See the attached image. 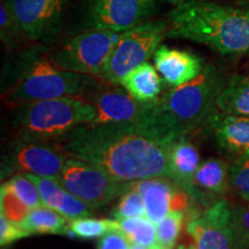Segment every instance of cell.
<instances>
[{"label": "cell", "instance_id": "obj_22", "mask_svg": "<svg viewBox=\"0 0 249 249\" xmlns=\"http://www.w3.org/2000/svg\"><path fill=\"white\" fill-rule=\"evenodd\" d=\"M230 183V166L217 158H209L202 161L194 176V186L216 194L225 193Z\"/></svg>", "mask_w": 249, "mask_h": 249}, {"label": "cell", "instance_id": "obj_15", "mask_svg": "<svg viewBox=\"0 0 249 249\" xmlns=\"http://www.w3.org/2000/svg\"><path fill=\"white\" fill-rule=\"evenodd\" d=\"M154 64L169 88H176L194 80L205 66L200 55L166 45H160L156 50Z\"/></svg>", "mask_w": 249, "mask_h": 249}, {"label": "cell", "instance_id": "obj_11", "mask_svg": "<svg viewBox=\"0 0 249 249\" xmlns=\"http://www.w3.org/2000/svg\"><path fill=\"white\" fill-rule=\"evenodd\" d=\"M154 9V0H88V24L90 29L124 33L145 22Z\"/></svg>", "mask_w": 249, "mask_h": 249}, {"label": "cell", "instance_id": "obj_27", "mask_svg": "<svg viewBox=\"0 0 249 249\" xmlns=\"http://www.w3.org/2000/svg\"><path fill=\"white\" fill-rule=\"evenodd\" d=\"M30 210L7 183H2L0 189V213L4 214L11 222L20 224Z\"/></svg>", "mask_w": 249, "mask_h": 249}, {"label": "cell", "instance_id": "obj_19", "mask_svg": "<svg viewBox=\"0 0 249 249\" xmlns=\"http://www.w3.org/2000/svg\"><path fill=\"white\" fill-rule=\"evenodd\" d=\"M201 164L198 149L187 138L173 142L170 152V166L172 179L183 189H192L194 176Z\"/></svg>", "mask_w": 249, "mask_h": 249}, {"label": "cell", "instance_id": "obj_7", "mask_svg": "<svg viewBox=\"0 0 249 249\" xmlns=\"http://www.w3.org/2000/svg\"><path fill=\"white\" fill-rule=\"evenodd\" d=\"M121 33L89 29L50 51L48 57L65 71L99 76Z\"/></svg>", "mask_w": 249, "mask_h": 249}, {"label": "cell", "instance_id": "obj_12", "mask_svg": "<svg viewBox=\"0 0 249 249\" xmlns=\"http://www.w3.org/2000/svg\"><path fill=\"white\" fill-rule=\"evenodd\" d=\"M68 0H7L24 36L33 40L51 38L60 29Z\"/></svg>", "mask_w": 249, "mask_h": 249}, {"label": "cell", "instance_id": "obj_17", "mask_svg": "<svg viewBox=\"0 0 249 249\" xmlns=\"http://www.w3.org/2000/svg\"><path fill=\"white\" fill-rule=\"evenodd\" d=\"M220 148L236 158L249 156V117L214 113L210 121Z\"/></svg>", "mask_w": 249, "mask_h": 249}, {"label": "cell", "instance_id": "obj_24", "mask_svg": "<svg viewBox=\"0 0 249 249\" xmlns=\"http://www.w3.org/2000/svg\"><path fill=\"white\" fill-rule=\"evenodd\" d=\"M111 216L114 219L147 216L144 198L141 193L130 187L128 182H124L120 198L113 210L111 211Z\"/></svg>", "mask_w": 249, "mask_h": 249}, {"label": "cell", "instance_id": "obj_25", "mask_svg": "<svg viewBox=\"0 0 249 249\" xmlns=\"http://www.w3.org/2000/svg\"><path fill=\"white\" fill-rule=\"evenodd\" d=\"M117 219H98V218L82 217L71 220L70 232L80 239H96L102 238L107 233L117 231Z\"/></svg>", "mask_w": 249, "mask_h": 249}, {"label": "cell", "instance_id": "obj_18", "mask_svg": "<svg viewBox=\"0 0 249 249\" xmlns=\"http://www.w3.org/2000/svg\"><path fill=\"white\" fill-rule=\"evenodd\" d=\"M119 85L138 102L151 103L163 92L164 81L156 67L147 61L124 76Z\"/></svg>", "mask_w": 249, "mask_h": 249}, {"label": "cell", "instance_id": "obj_26", "mask_svg": "<svg viewBox=\"0 0 249 249\" xmlns=\"http://www.w3.org/2000/svg\"><path fill=\"white\" fill-rule=\"evenodd\" d=\"M187 211L174 210L157 224V240L161 248L172 249L178 241L183 223L187 222Z\"/></svg>", "mask_w": 249, "mask_h": 249}, {"label": "cell", "instance_id": "obj_9", "mask_svg": "<svg viewBox=\"0 0 249 249\" xmlns=\"http://www.w3.org/2000/svg\"><path fill=\"white\" fill-rule=\"evenodd\" d=\"M178 249H245L233 225V208L218 201L187 220L185 240Z\"/></svg>", "mask_w": 249, "mask_h": 249}, {"label": "cell", "instance_id": "obj_37", "mask_svg": "<svg viewBox=\"0 0 249 249\" xmlns=\"http://www.w3.org/2000/svg\"><path fill=\"white\" fill-rule=\"evenodd\" d=\"M160 249H166V248H161V247H160Z\"/></svg>", "mask_w": 249, "mask_h": 249}, {"label": "cell", "instance_id": "obj_21", "mask_svg": "<svg viewBox=\"0 0 249 249\" xmlns=\"http://www.w3.org/2000/svg\"><path fill=\"white\" fill-rule=\"evenodd\" d=\"M217 108L226 114L249 117V76L230 77L218 96Z\"/></svg>", "mask_w": 249, "mask_h": 249}, {"label": "cell", "instance_id": "obj_31", "mask_svg": "<svg viewBox=\"0 0 249 249\" xmlns=\"http://www.w3.org/2000/svg\"><path fill=\"white\" fill-rule=\"evenodd\" d=\"M26 236H29V234L21 227L20 224L11 222L4 214L0 213V245L1 247H6Z\"/></svg>", "mask_w": 249, "mask_h": 249}, {"label": "cell", "instance_id": "obj_5", "mask_svg": "<svg viewBox=\"0 0 249 249\" xmlns=\"http://www.w3.org/2000/svg\"><path fill=\"white\" fill-rule=\"evenodd\" d=\"M13 110L14 138L39 141H57L96 117L93 105L83 96L31 102Z\"/></svg>", "mask_w": 249, "mask_h": 249}, {"label": "cell", "instance_id": "obj_8", "mask_svg": "<svg viewBox=\"0 0 249 249\" xmlns=\"http://www.w3.org/2000/svg\"><path fill=\"white\" fill-rule=\"evenodd\" d=\"M68 156L52 141L14 138L1 160V178L30 173L57 179Z\"/></svg>", "mask_w": 249, "mask_h": 249}, {"label": "cell", "instance_id": "obj_16", "mask_svg": "<svg viewBox=\"0 0 249 249\" xmlns=\"http://www.w3.org/2000/svg\"><path fill=\"white\" fill-rule=\"evenodd\" d=\"M26 174L36 183L46 207L57 210L70 220L90 217L92 214V207L68 192L57 179L39 177L30 173Z\"/></svg>", "mask_w": 249, "mask_h": 249}, {"label": "cell", "instance_id": "obj_32", "mask_svg": "<svg viewBox=\"0 0 249 249\" xmlns=\"http://www.w3.org/2000/svg\"><path fill=\"white\" fill-rule=\"evenodd\" d=\"M233 225L242 247L249 249V205L233 208Z\"/></svg>", "mask_w": 249, "mask_h": 249}, {"label": "cell", "instance_id": "obj_2", "mask_svg": "<svg viewBox=\"0 0 249 249\" xmlns=\"http://www.w3.org/2000/svg\"><path fill=\"white\" fill-rule=\"evenodd\" d=\"M226 82L225 75L216 66L205 65L194 80L170 88L149 103L145 124L172 141L188 138L210 124L216 113L217 98Z\"/></svg>", "mask_w": 249, "mask_h": 249}, {"label": "cell", "instance_id": "obj_13", "mask_svg": "<svg viewBox=\"0 0 249 249\" xmlns=\"http://www.w3.org/2000/svg\"><path fill=\"white\" fill-rule=\"evenodd\" d=\"M87 99L95 107L96 117L88 124H144L148 118L149 103L134 99L123 87L93 89Z\"/></svg>", "mask_w": 249, "mask_h": 249}, {"label": "cell", "instance_id": "obj_14", "mask_svg": "<svg viewBox=\"0 0 249 249\" xmlns=\"http://www.w3.org/2000/svg\"><path fill=\"white\" fill-rule=\"evenodd\" d=\"M128 183L130 187L142 194L144 198L147 217L155 224L164 219L171 211L188 210L189 195L173 179L157 177L136 180Z\"/></svg>", "mask_w": 249, "mask_h": 249}, {"label": "cell", "instance_id": "obj_33", "mask_svg": "<svg viewBox=\"0 0 249 249\" xmlns=\"http://www.w3.org/2000/svg\"><path fill=\"white\" fill-rule=\"evenodd\" d=\"M132 242L123 232L111 231L103 235L97 245V249H130Z\"/></svg>", "mask_w": 249, "mask_h": 249}, {"label": "cell", "instance_id": "obj_29", "mask_svg": "<svg viewBox=\"0 0 249 249\" xmlns=\"http://www.w3.org/2000/svg\"><path fill=\"white\" fill-rule=\"evenodd\" d=\"M0 35L2 42L8 46H14L18 42V36L24 34L21 30L20 24L12 13L7 0H2L0 6Z\"/></svg>", "mask_w": 249, "mask_h": 249}, {"label": "cell", "instance_id": "obj_36", "mask_svg": "<svg viewBox=\"0 0 249 249\" xmlns=\"http://www.w3.org/2000/svg\"><path fill=\"white\" fill-rule=\"evenodd\" d=\"M1 249H8V248H7V246H6V247H1Z\"/></svg>", "mask_w": 249, "mask_h": 249}, {"label": "cell", "instance_id": "obj_6", "mask_svg": "<svg viewBox=\"0 0 249 249\" xmlns=\"http://www.w3.org/2000/svg\"><path fill=\"white\" fill-rule=\"evenodd\" d=\"M166 30L167 22L165 21H145L121 33L99 79L110 85H119L124 76L155 54L161 40L166 37Z\"/></svg>", "mask_w": 249, "mask_h": 249}, {"label": "cell", "instance_id": "obj_23", "mask_svg": "<svg viewBox=\"0 0 249 249\" xmlns=\"http://www.w3.org/2000/svg\"><path fill=\"white\" fill-rule=\"evenodd\" d=\"M118 229L132 244L155 248L158 246L157 226L148 217H130L117 219Z\"/></svg>", "mask_w": 249, "mask_h": 249}, {"label": "cell", "instance_id": "obj_28", "mask_svg": "<svg viewBox=\"0 0 249 249\" xmlns=\"http://www.w3.org/2000/svg\"><path fill=\"white\" fill-rule=\"evenodd\" d=\"M17 193L18 197L26 203L30 209H35L40 205H44L42 196L37 188L36 183L31 180L26 173H18L11 177L7 181H5Z\"/></svg>", "mask_w": 249, "mask_h": 249}, {"label": "cell", "instance_id": "obj_1", "mask_svg": "<svg viewBox=\"0 0 249 249\" xmlns=\"http://www.w3.org/2000/svg\"><path fill=\"white\" fill-rule=\"evenodd\" d=\"M54 142L68 157L82 160L118 182L172 179V140L144 124H81Z\"/></svg>", "mask_w": 249, "mask_h": 249}, {"label": "cell", "instance_id": "obj_4", "mask_svg": "<svg viewBox=\"0 0 249 249\" xmlns=\"http://www.w3.org/2000/svg\"><path fill=\"white\" fill-rule=\"evenodd\" d=\"M90 75L59 68L48 57L28 55L20 64L18 75L2 92L6 107H18L27 103L45 99L83 96L97 87Z\"/></svg>", "mask_w": 249, "mask_h": 249}, {"label": "cell", "instance_id": "obj_10", "mask_svg": "<svg viewBox=\"0 0 249 249\" xmlns=\"http://www.w3.org/2000/svg\"><path fill=\"white\" fill-rule=\"evenodd\" d=\"M57 180L92 208L110 203L124 188V182H118L93 165L73 157L67 158Z\"/></svg>", "mask_w": 249, "mask_h": 249}, {"label": "cell", "instance_id": "obj_3", "mask_svg": "<svg viewBox=\"0 0 249 249\" xmlns=\"http://www.w3.org/2000/svg\"><path fill=\"white\" fill-rule=\"evenodd\" d=\"M166 37L201 43L224 55L245 53L249 51V11L186 0L169 14Z\"/></svg>", "mask_w": 249, "mask_h": 249}, {"label": "cell", "instance_id": "obj_34", "mask_svg": "<svg viewBox=\"0 0 249 249\" xmlns=\"http://www.w3.org/2000/svg\"><path fill=\"white\" fill-rule=\"evenodd\" d=\"M160 246L158 245L157 247L155 248H149V247H145V246H141V245H136V244H132L130 245V249H160Z\"/></svg>", "mask_w": 249, "mask_h": 249}, {"label": "cell", "instance_id": "obj_20", "mask_svg": "<svg viewBox=\"0 0 249 249\" xmlns=\"http://www.w3.org/2000/svg\"><path fill=\"white\" fill-rule=\"evenodd\" d=\"M70 219L46 205L31 209L20 225L29 235L66 234L70 231Z\"/></svg>", "mask_w": 249, "mask_h": 249}, {"label": "cell", "instance_id": "obj_30", "mask_svg": "<svg viewBox=\"0 0 249 249\" xmlns=\"http://www.w3.org/2000/svg\"><path fill=\"white\" fill-rule=\"evenodd\" d=\"M230 178L235 192L249 202V156L236 158L230 165Z\"/></svg>", "mask_w": 249, "mask_h": 249}, {"label": "cell", "instance_id": "obj_35", "mask_svg": "<svg viewBox=\"0 0 249 249\" xmlns=\"http://www.w3.org/2000/svg\"><path fill=\"white\" fill-rule=\"evenodd\" d=\"M164 1H169V2H172V4H179V2H181L182 0H164Z\"/></svg>", "mask_w": 249, "mask_h": 249}]
</instances>
